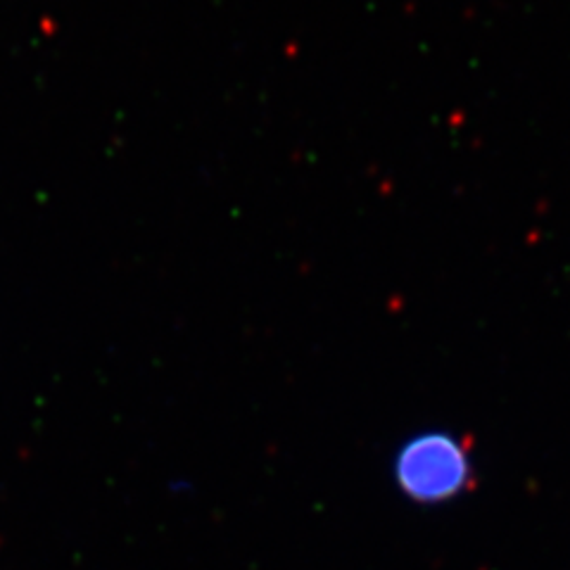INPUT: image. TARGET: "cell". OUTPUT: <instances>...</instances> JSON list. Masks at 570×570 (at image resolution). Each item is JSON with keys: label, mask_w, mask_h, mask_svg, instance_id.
I'll list each match as a JSON object with an SVG mask.
<instances>
[{"label": "cell", "mask_w": 570, "mask_h": 570, "mask_svg": "<svg viewBox=\"0 0 570 570\" xmlns=\"http://www.w3.org/2000/svg\"><path fill=\"white\" fill-rule=\"evenodd\" d=\"M395 475L406 497L421 504H438L471 485L473 463L469 450L454 435L425 433L400 450Z\"/></svg>", "instance_id": "6da1fadb"}]
</instances>
